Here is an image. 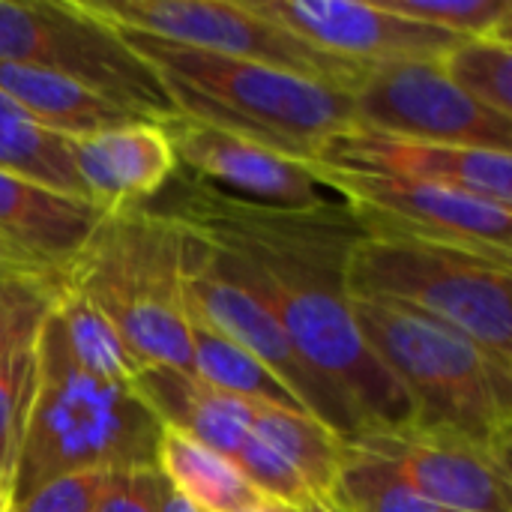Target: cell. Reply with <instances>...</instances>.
Masks as SVG:
<instances>
[{"mask_svg": "<svg viewBox=\"0 0 512 512\" xmlns=\"http://www.w3.org/2000/svg\"><path fill=\"white\" fill-rule=\"evenodd\" d=\"M159 210L210 243L225 273L282 324L297 354L336 387L366 435L411 426L405 390L354 321L345 270L363 228L342 198L306 210L261 207L183 174Z\"/></svg>", "mask_w": 512, "mask_h": 512, "instance_id": "obj_1", "label": "cell"}, {"mask_svg": "<svg viewBox=\"0 0 512 512\" xmlns=\"http://www.w3.org/2000/svg\"><path fill=\"white\" fill-rule=\"evenodd\" d=\"M117 33L156 72L183 117L228 129L309 165H315L327 141L354 129L345 90L138 30L117 27Z\"/></svg>", "mask_w": 512, "mask_h": 512, "instance_id": "obj_2", "label": "cell"}, {"mask_svg": "<svg viewBox=\"0 0 512 512\" xmlns=\"http://www.w3.org/2000/svg\"><path fill=\"white\" fill-rule=\"evenodd\" d=\"M159 435L162 423L129 387L75 366L48 309L36 336V393L9 501L69 474L156 468Z\"/></svg>", "mask_w": 512, "mask_h": 512, "instance_id": "obj_3", "label": "cell"}, {"mask_svg": "<svg viewBox=\"0 0 512 512\" xmlns=\"http://www.w3.org/2000/svg\"><path fill=\"white\" fill-rule=\"evenodd\" d=\"M60 282L117 327L141 366L195 375L183 300V231L159 207L102 213Z\"/></svg>", "mask_w": 512, "mask_h": 512, "instance_id": "obj_4", "label": "cell"}, {"mask_svg": "<svg viewBox=\"0 0 512 512\" xmlns=\"http://www.w3.org/2000/svg\"><path fill=\"white\" fill-rule=\"evenodd\" d=\"M351 309L363 342L411 402L408 429L459 438L510 462L512 369L411 309L354 297Z\"/></svg>", "mask_w": 512, "mask_h": 512, "instance_id": "obj_5", "label": "cell"}, {"mask_svg": "<svg viewBox=\"0 0 512 512\" xmlns=\"http://www.w3.org/2000/svg\"><path fill=\"white\" fill-rule=\"evenodd\" d=\"M345 282L348 297L426 315L512 369V261L363 231L351 249Z\"/></svg>", "mask_w": 512, "mask_h": 512, "instance_id": "obj_6", "label": "cell"}, {"mask_svg": "<svg viewBox=\"0 0 512 512\" xmlns=\"http://www.w3.org/2000/svg\"><path fill=\"white\" fill-rule=\"evenodd\" d=\"M0 60L66 75L153 123L177 117L156 72L81 0H0Z\"/></svg>", "mask_w": 512, "mask_h": 512, "instance_id": "obj_7", "label": "cell"}, {"mask_svg": "<svg viewBox=\"0 0 512 512\" xmlns=\"http://www.w3.org/2000/svg\"><path fill=\"white\" fill-rule=\"evenodd\" d=\"M96 18L111 27L138 30L165 42L252 60L264 66H276L309 81L351 90L360 75L369 69L363 63H351L333 57L270 18L252 12L243 0H81Z\"/></svg>", "mask_w": 512, "mask_h": 512, "instance_id": "obj_8", "label": "cell"}, {"mask_svg": "<svg viewBox=\"0 0 512 512\" xmlns=\"http://www.w3.org/2000/svg\"><path fill=\"white\" fill-rule=\"evenodd\" d=\"M180 231L186 315L258 357L297 396V402L345 444L360 441L366 426L336 393V387L297 354L282 324L231 273H225L210 243L186 228Z\"/></svg>", "mask_w": 512, "mask_h": 512, "instance_id": "obj_9", "label": "cell"}, {"mask_svg": "<svg viewBox=\"0 0 512 512\" xmlns=\"http://www.w3.org/2000/svg\"><path fill=\"white\" fill-rule=\"evenodd\" d=\"M318 183L342 198L366 234L462 246L512 261V207L441 183L396 174L312 165Z\"/></svg>", "mask_w": 512, "mask_h": 512, "instance_id": "obj_10", "label": "cell"}, {"mask_svg": "<svg viewBox=\"0 0 512 512\" xmlns=\"http://www.w3.org/2000/svg\"><path fill=\"white\" fill-rule=\"evenodd\" d=\"M354 126L456 147L512 153V117L462 93L438 60H396L369 66L348 90Z\"/></svg>", "mask_w": 512, "mask_h": 512, "instance_id": "obj_11", "label": "cell"}, {"mask_svg": "<svg viewBox=\"0 0 512 512\" xmlns=\"http://www.w3.org/2000/svg\"><path fill=\"white\" fill-rule=\"evenodd\" d=\"M162 129L171 141L177 171L231 198L282 210H306L336 198L318 183L309 162L276 153L228 129L183 114L162 123Z\"/></svg>", "mask_w": 512, "mask_h": 512, "instance_id": "obj_12", "label": "cell"}, {"mask_svg": "<svg viewBox=\"0 0 512 512\" xmlns=\"http://www.w3.org/2000/svg\"><path fill=\"white\" fill-rule=\"evenodd\" d=\"M303 42L363 66L438 60L462 36L387 12L378 0H243Z\"/></svg>", "mask_w": 512, "mask_h": 512, "instance_id": "obj_13", "label": "cell"}, {"mask_svg": "<svg viewBox=\"0 0 512 512\" xmlns=\"http://www.w3.org/2000/svg\"><path fill=\"white\" fill-rule=\"evenodd\" d=\"M354 447L384 462L408 489L453 512H512L510 462L468 441L417 429L372 432Z\"/></svg>", "mask_w": 512, "mask_h": 512, "instance_id": "obj_14", "label": "cell"}, {"mask_svg": "<svg viewBox=\"0 0 512 512\" xmlns=\"http://www.w3.org/2000/svg\"><path fill=\"white\" fill-rule=\"evenodd\" d=\"M315 165L441 183L512 207V153L507 150L411 141L354 126L327 141Z\"/></svg>", "mask_w": 512, "mask_h": 512, "instance_id": "obj_15", "label": "cell"}, {"mask_svg": "<svg viewBox=\"0 0 512 512\" xmlns=\"http://www.w3.org/2000/svg\"><path fill=\"white\" fill-rule=\"evenodd\" d=\"M87 204L99 213L150 204L177 174L162 123L132 120L81 138H66Z\"/></svg>", "mask_w": 512, "mask_h": 512, "instance_id": "obj_16", "label": "cell"}, {"mask_svg": "<svg viewBox=\"0 0 512 512\" xmlns=\"http://www.w3.org/2000/svg\"><path fill=\"white\" fill-rule=\"evenodd\" d=\"M87 201L0 171V240L48 273H63L99 222Z\"/></svg>", "mask_w": 512, "mask_h": 512, "instance_id": "obj_17", "label": "cell"}, {"mask_svg": "<svg viewBox=\"0 0 512 512\" xmlns=\"http://www.w3.org/2000/svg\"><path fill=\"white\" fill-rule=\"evenodd\" d=\"M129 390L165 429L186 432L231 462L252 432L258 408L171 366H141Z\"/></svg>", "mask_w": 512, "mask_h": 512, "instance_id": "obj_18", "label": "cell"}, {"mask_svg": "<svg viewBox=\"0 0 512 512\" xmlns=\"http://www.w3.org/2000/svg\"><path fill=\"white\" fill-rule=\"evenodd\" d=\"M0 93L24 108L39 126L63 138H81L132 120H147L66 75L42 72L21 63L0 60Z\"/></svg>", "mask_w": 512, "mask_h": 512, "instance_id": "obj_19", "label": "cell"}, {"mask_svg": "<svg viewBox=\"0 0 512 512\" xmlns=\"http://www.w3.org/2000/svg\"><path fill=\"white\" fill-rule=\"evenodd\" d=\"M156 471L201 512H243L267 501L231 459L177 429L162 426Z\"/></svg>", "mask_w": 512, "mask_h": 512, "instance_id": "obj_20", "label": "cell"}, {"mask_svg": "<svg viewBox=\"0 0 512 512\" xmlns=\"http://www.w3.org/2000/svg\"><path fill=\"white\" fill-rule=\"evenodd\" d=\"M189 345H192L195 378H201L213 390H222L249 405L309 414L297 402V396L258 357H252L246 348L219 336L216 330H210L207 324H201L195 318H189Z\"/></svg>", "mask_w": 512, "mask_h": 512, "instance_id": "obj_21", "label": "cell"}, {"mask_svg": "<svg viewBox=\"0 0 512 512\" xmlns=\"http://www.w3.org/2000/svg\"><path fill=\"white\" fill-rule=\"evenodd\" d=\"M252 429L300 474L321 507H333L336 480L345 462V441L309 414L255 408Z\"/></svg>", "mask_w": 512, "mask_h": 512, "instance_id": "obj_22", "label": "cell"}, {"mask_svg": "<svg viewBox=\"0 0 512 512\" xmlns=\"http://www.w3.org/2000/svg\"><path fill=\"white\" fill-rule=\"evenodd\" d=\"M51 315L57 318L66 351L81 372L114 387H132L141 360L132 354V348L102 312H96L81 294H75L63 282H57Z\"/></svg>", "mask_w": 512, "mask_h": 512, "instance_id": "obj_23", "label": "cell"}, {"mask_svg": "<svg viewBox=\"0 0 512 512\" xmlns=\"http://www.w3.org/2000/svg\"><path fill=\"white\" fill-rule=\"evenodd\" d=\"M0 171L18 174L60 195L87 201L66 138L39 126L24 108H18L3 93H0Z\"/></svg>", "mask_w": 512, "mask_h": 512, "instance_id": "obj_24", "label": "cell"}, {"mask_svg": "<svg viewBox=\"0 0 512 512\" xmlns=\"http://www.w3.org/2000/svg\"><path fill=\"white\" fill-rule=\"evenodd\" d=\"M438 66L474 102L512 117V33L462 39L438 57Z\"/></svg>", "mask_w": 512, "mask_h": 512, "instance_id": "obj_25", "label": "cell"}, {"mask_svg": "<svg viewBox=\"0 0 512 512\" xmlns=\"http://www.w3.org/2000/svg\"><path fill=\"white\" fill-rule=\"evenodd\" d=\"M333 510L339 512H453L438 507L408 489L384 462L372 453L345 444V462L333 492Z\"/></svg>", "mask_w": 512, "mask_h": 512, "instance_id": "obj_26", "label": "cell"}, {"mask_svg": "<svg viewBox=\"0 0 512 512\" xmlns=\"http://www.w3.org/2000/svg\"><path fill=\"white\" fill-rule=\"evenodd\" d=\"M36 336L18 342L0 360V492L12 495V480L36 393Z\"/></svg>", "mask_w": 512, "mask_h": 512, "instance_id": "obj_27", "label": "cell"}, {"mask_svg": "<svg viewBox=\"0 0 512 512\" xmlns=\"http://www.w3.org/2000/svg\"><path fill=\"white\" fill-rule=\"evenodd\" d=\"M387 12L462 39L510 33L512 0H378Z\"/></svg>", "mask_w": 512, "mask_h": 512, "instance_id": "obj_28", "label": "cell"}, {"mask_svg": "<svg viewBox=\"0 0 512 512\" xmlns=\"http://www.w3.org/2000/svg\"><path fill=\"white\" fill-rule=\"evenodd\" d=\"M57 273H33L0 279V360L27 336H33L57 294Z\"/></svg>", "mask_w": 512, "mask_h": 512, "instance_id": "obj_29", "label": "cell"}, {"mask_svg": "<svg viewBox=\"0 0 512 512\" xmlns=\"http://www.w3.org/2000/svg\"><path fill=\"white\" fill-rule=\"evenodd\" d=\"M108 474L111 471H84L51 480L27 498L15 501L9 512H93Z\"/></svg>", "mask_w": 512, "mask_h": 512, "instance_id": "obj_30", "label": "cell"}, {"mask_svg": "<svg viewBox=\"0 0 512 512\" xmlns=\"http://www.w3.org/2000/svg\"><path fill=\"white\" fill-rule=\"evenodd\" d=\"M162 474L156 468L111 471L93 512H159Z\"/></svg>", "mask_w": 512, "mask_h": 512, "instance_id": "obj_31", "label": "cell"}, {"mask_svg": "<svg viewBox=\"0 0 512 512\" xmlns=\"http://www.w3.org/2000/svg\"><path fill=\"white\" fill-rule=\"evenodd\" d=\"M33 273H48L39 264H33L27 255H21L18 249H12L9 243L0 240V279H12V276H33Z\"/></svg>", "mask_w": 512, "mask_h": 512, "instance_id": "obj_32", "label": "cell"}, {"mask_svg": "<svg viewBox=\"0 0 512 512\" xmlns=\"http://www.w3.org/2000/svg\"><path fill=\"white\" fill-rule=\"evenodd\" d=\"M159 512H201L195 510L165 477H162V492H159Z\"/></svg>", "mask_w": 512, "mask_h": 512, "instance_id": "obj_33", "label": "cell"}, {"mask_svg": "<svg viewBox=\"0 0 512 512\" xmlns=\"http://www.w3.org/2000/svg\"><path fill=\"white\" fill-rule=\"evenodd\" d=\"M243 512H312V510H297V507H291V504H279V501H261V504H255V507H249V510Z\"/></svg>", "mask_w": 512, "mask_h": 512, "instance_id": "obj_34", "label": "cell"}, {"mask_svg": "<svg viewBox=\"0 0 512 512\" xmlns=\"http://www.w3.org/2000/svg\"><path fill=\"white\" fill-rule=\"evenodd\" d=\"M9 507H12L9 495H6V492H0V512H9Z\"/></svg>", "mask_w": 512, "mask_h": 512, "instance_id": "obj_35", "label": "cell"}, {"mask_svg": "<svg viewBox=\"0 0 512 512\" xmlns=\"http://www.w3.org/2000/svg\"><path fill=\"white\" fill-rule=\"evenodd\" d=\"M312 512H336V510H333V507H315Z\"/></svg>", "mask_w": 512, "mask_h": 512, "instance_id": "obj_36", "label": "cell"}, {"mask_svg": "<svg viewBox=\"0 0 512 512\" xmlns=\"http://www.w3.org/2000/svg\"><path fill=\"white\" fill-rule=\"evenodd\" d=\"M336 512H339V510H336Z\"/></svg>", "mask_w": 512, "mask_h": 512, "instance_id": "obj_37", "label": "cell"}]
</instances>
